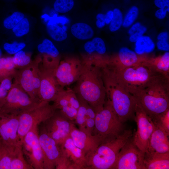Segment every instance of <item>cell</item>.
Masks as SVG:
<instances>
[{"label": "cell", "instance_id": "cell-24", "mask_svg": "<svg viewBox=\"0 0 169 169\" xmlns=\"http://www.w3.org/2000/svg\"><path fill=\"white\" fill-rule=\"evenodd\" d=\"M165 77L169 79V52L155 58L147 57L142 63Z\"/></svg>", "mask_w": 169, "mask_h": 169}, {"label": "cell", "instance_id": "cell-36", "mask_svg": "<svg viewBox=\"0 0 169 169\" xmlns=\"http://www.w3.org/2000/svg\"><path fill=\"white\" fill-rule=\"evenodd\" d=\"M114 16L109 24V29L110 31L114 32L118 30L122 25L123 15L121 10L115 8L113 10Z\"/></svg>", "mask_w": 169, "mask_h": 169}, {"label": "cell", "instance_id": "cell-6", "mask_svg": "<svg viewBox=\"0 0 169 169\" xmlns=\"http://www.w3.org/2000/svg\"><path fill=\"white\" fill-rule=\"evenodd\" d=\"M123 129V123L110 101L106 100L103 108L96 114L92 135L100 137L102 143L117 137L124 131Z\"/></svg>", "mask_w": 169, "mask_h": 169}, {"label": "cell", "instance_id": "cell-1", "mask_svg": "<svg viewBox=\"0 0 169 169\" xmlns=\"http://www.w3.org/2000/svg\"><path fill=\"white\" fill-rule=\"evenodd\" d=\"M106 97L123 123L134 118L136 100L128 92L118 80L109 65L101 68Z\"/></svg>", "mask_w": 169, "mask_h": 169}, {"label": "cell", "instance_id": "cell-46", "mask_svg": "<svg viewBox=\"0 0 169 169\" xmlns=\"http://www.w3.org/2000/svg\"><path fill=\"white\" fill-rule=\"evenodd\" d=\"M8 91L0 84V108L4 104Z\"/></svg>", "mask_w": 169, "mask_h": 169}, {"label": "cell", "instance_id": "cell-37", "mask_svg": "<svg viewBox=\"0 0 169 169\" xmlns=\"http://www.w3.org/2000/svg\"><path fill=\"white\" fill-rule=\"evenodd\" d=\"M139 14V10L138 7L136 6L131 7L123 18L122 26L126 28L130 27L135 23Z\"/></svg>", "mask_w": 169, "mask_h": 169}, {"label": "cell", "instance_id": "cell-4", "mask_svg": "<svg viewBox=\"0 0 169 169\" xmlns=\"http://www.w3.org/2000/svg\"><path fill=\"white\" fill-rule=\"evenodd\" d=\"M131 130H125L115 139L101 143L85 156V169H111L121 148L133 136Z\"/></svg>", "mask_w": 169, "mask_h": 169}, {"label": "cell", "instance_id": "cell-9", "mask_svg": "<svg viewBox=\"0 0 169 169\" xmlns=\"http://www.w3.org/2000/svg\"><path fill=\"white\" fill-rule=\"evenodd\" d=\"M42 61L40 56L37 57L26 67L17 70L13 79L32 99L41 101L39 98L40 77L39 66Z\"/></svg>", "mask_w": 169, "mask_h": 169}, {"label": "cell", "instance_id": "cell-49", "mask_svg": "<svg viewBox=\"0 0 169 169\" xmlns=\"http://www.w3.org/2000/svg\"><path fill=\"white\" fill-rule=\"evenodd\" d=\"M114 16L113 10H109L105 14V24H109L111 21Z\"/></svg>", "mask_w": 169, "mask_h": 169}, {"label": "cell", "instance_id": "cell-2", "mask_svg": "<svg viewBox=\"0 0 169 169\" xmlns=\"http://www.w3.org/2000/svg\"><path fill=\"white\" fill-rule=\"evenodd\" d=\"M83 63L81 74L73 90L96 113L103 108L106 101V93L101 68Z\"/></svg>", "mask_w": 169, "mask_h": 169}, {"label": "cell", "instance_id": "cell-48", "mask_svg": "<svg viewBox=\"0 0 169 169\" xmlns=\"http://www.w3.org/2000/svg\"><path fill=\"white\" fill-rule=\"evenodd\" d=\"M142 24L140 22L134 23L130 27L128 30V33L129 35L133 34L136 31L138 30Z\"/></svg>", "mask_w": 169, "mask_h": 169}, {"label": "cell", "instance_id": "cell-19", "mask_svg": "<svg viewBox=\"0 0 169 169\" xmlns=\"http://www.w3.org/2000/svg\"><path fill=\"white\" fill-rule=\"evenodd\" d=\"M70 136L75 145L83 151L85 156L93 151L102 143L98 136L89 134L80 130L74 124L72 127Z\"/></svg>", "mask_w": 169, "mask_h": 169}, {"label": "cell", "instance_id": "cell-8", "mask_svg": "<svg viewBox=\"0 0 169 169\" xmlns=\"http://www.w3.org/2000/svg\"><path fill=\"white\" fill-rule=\"evenodd\" d=\"M41 101L31 98L18 84L13 82L0 112L19 115L34 108Z\"/></svg>", "mask_w": 169, "mask_h": 169}, {"label": "cell", "instance_id": "cell-40", "mask_svg": "<svg viewBox=\"0 0 169 169\" xmlns=\"http://www.w3.org/2000/svg\"><path fill=\"white\" fill-rule=\"evenodd\" d=\"M74 4V0H56L54 5V8L57 12L64 13L70 11Z\"/></svg>", "mask_w": 169, "mask_h": 169}, {"label": "cell", "instance_id": "cell-53", "mask_svg": "<svg viewBox=\"0 0 169 169\" xmlns=\"http://www.w3.org/2000/svg\"></svg>", "mask_w": 169, "mask_h": 169}, {"label": "cell", "instance_id": "cell-50", "mask_svg": "<svg viewBox=\"0 0 169 169\" xmlns=\"http://www.w3.org/2000/svg\"><path fill=\"white\" fill-rule=\"evenodd\" d=\"M157 40L168 41L169 34L166 31H163L160 33L157 37Z\"/></svg>", "mask_w": 169, "mask_h": 169}, {"label": "cell", "instance_id": "cell-33", "mask_svg": "<svg viewBox=\"0 0 169 169\" xmlns=\"http://www.w3.org/2000/svg\"><path fill=\"white\" fill-rule=\"evenodd\" d=\"M76 95L79 102L80 105L77 110L74 123L78 125L79 130L87 133L85 122L88 104L80 96Z\"/></svg>", "mask_w": 169, "mask_h": 169}, {"label": "cell", "instance_id": "cell-34", "mask_svg": "<svg viewBox=\"0 0 169 169\" xmlns=\"http://www.w3.org/2000/svg\"><path fill=\"white\" fill-rule=\"evenodd\" d=\"M13 59L15 68L18 69L26 67L32 61L31 55L23 50L14 54Z\"/></svg>", "mask_w": 169, "mask_h": 169}, {"label": "cell", "instance_id": "cell-11", "mask_svg": "<svg viewBox=\"0 0 169 169\" xmlns=\"http://www.w3.org/2000/svg\"><path fill=\"white\" fill-rule=\"evenodd\" d=\"M135 119L137 124V130L133 137L134 141L138 149L145 154L153 131L154 124L150 117L137 100Z\"/></svg>", "mask_w": 169, "mask_h": 169}, {"label": "cell", "instance_id": "cell-15", "mask_svg": "<svg viewBox=\"0 0 169 169\" xmlns=\"http://www.w3.org/2000/svg\"><path fill=\"white\" fill-rule=\"evenodd\" d=\"M43 159L44 169H55L57 163L63 155L62 147L49 136L43 127L38 134Z\"/></svg>", "mask_w": 169, "mask_h": 169}, {"label": "cell", "instance_id": "cell-29", "mask_svg": "<svg viewBox=\"0 0 169 169\" xmlns=\"http://www.w3.org/2000/svg\"><path fill=\"white\" fill-rule=\"evenodd\" d=\"M84 48L87 54L86 55L95 51L103 57L110 58L104 56L106 52V47L104 41L100 38L95 37L91 41L86 42L84 44Z\"/></svg>", "mask_w": 169, "mask_h": 169}, {"label": "cell", "instance_id": "cell-54", "mask_svg": "<svg viewBox=\"0 0 169 169\" xmlns=\"http://www.w3.org/2000/svg\"><path fill=\"white\" fill-rule=\"evenodd\" d=\"M0 138H1L0 137Z\"/></svg>", "mask_w": 169, "mask_h": 169}, {"label": "cell", "instance_id": "cell-27", "mask_svg": "<svg viewBox=\"0 0 169 169\" xmlns=\"http://www.w3.org/2000/svg\"><path fill=\"white\" fill-rule=\"evenodd\" d=\"M71 32L75 38L82 40L90 39L94 34L92 28L88 24L83 23L73 24L71 28Z\"/></svg>", "mask_w": 169, "mask_h": 169}, {"label": "cell", "instance_id": "cell-39", "mask_svg": "<svg viewBox=\"0 0 169 169\" xmlns=\"http://www.w3.org/2000/svg\"><path fill=\"white\" fill-rule=\"evenodd\" d=\"M12 30L17 37H22L27 34L30 30L29 22L28 19L24 17Z\"/></svg>", "mask_w": 169, "mask_h": 169}, {"label": "cell", "instance_id": "cell-51", "mask_svg": "<svg viewBox=\"0 0 169 169\" xmlns=\"http://www.w3.org/2000/svg\"><path fill=\"white\" fill-rule=\"evenodd\" d=\"M2 55V51L1 49L0 48V58L1 57Z\"/></svg>", "mask_w": 169, "mask_h": 169}, {"label": "cell", "instance_id": "cell-5", "mask_svg": "<svg viewBox=\"0 0 169 169\" xmlns=\"http://www.w3.org/2000/svg\"><path fill=\"white\" fill-rule=\"evenodd\" d=\"M111 67L118 80L132 95L139 90L162 76L142 63L121 70H116Z\"/></svg>", "mask_w": 169, "mask_h": 169}, {"label": "cell", "instance_id": "cell-13", "mask_svg": "<svg viewBox=\"0 0 169 169\" xmlns=\"http://www.w3.org/2000/svg\"><path fill=\"white\" fill-rule=\"evenodd\" d=\"M38 126L30 130L24 137L22 147L27 161L34 169H44L43 155L38 138Z\"/></svg>", "mask_w": 169, "mask_h": 169}, {"label": "cell", "instance_id": "cell-45", "mask_svg": "<svg viewBox=\"0 0 169 169\" xmlns=\"http://www.w3.org/2000/svg\"><path fill=\"white\" fill-rule=\"evenodd\" d=\"M96 25L97 27L102 28L104 27L106 24L105 20V14L98 13L96 15Z\"/></svg>", "mask_w": 169, "mask_h": 169}, {"label": "cell", "instance_id": "cell-32", "mask_svg": "<svg viewBox=\"0 0 169 169\" xmlns=\"http://www.w3.org/2000/svg\"><path fill=\"white\" fill-rule=\"evenodd\" d=\"M46 30L50 37L55 41H62L67 38L66 32L51 19L47 24Z\"/></svg>", "mask_w": 169, "mask_h": 169}, {"label": "cell", "instance_id": "cell-3", "mask_svg": "<svg viewBox=\"0 0 169 169\" xmlns=\"http://www.w3.org/2000/svg\"><path fill=\"white\" fill-rule=\"evenodd\" d=\"M150 117L169 109V79L161 76L133 95Z\"/></svg>", "mask_w": 169, "mask_h": 169}, {"label": "cell", "instance_id": "cell-47", "mask_svg": "<svg viewBox=\"0 0 169 169\" xmlns=\"http://www.w3.org/2000/svg\"><path fill=\"white\" fill-rule=\"evenodd\" d=\"M154 3L159 8L169 7V0H154Z\"/></svg>", "mask_w": 169, "mask_h": 169}, {"label": "cell", "instance_id": "cell-22", "mask_svg": "<svg viewBox=\"0 0 169 169\" xmlns=\"http://www.w3.org/2000/svg\"><path fill=\"white\" fill-rule=\"evenodd\" d=\"M63 154L75 165L76 169H85V154L74 144L70 135L61 145Z\"/></svg>", "mask_w": 169, "mask_h": 169}, {"label": "cell", "instance_id": "cell-7", "mask_svg": "<svg viewBox=\"0 0 169 169\" xmlns=\"http://www.w3.org/2000/svg\"><path fill=\"white\" fill-rule=\"evenodd\" d=\"M53 104L41 101L36 106L19 115L18 136L19 143L33 127L38 126L52 116L56 110Z\"/></svg>", "mask_w": 169, "mask_h": 169}, {"label": "cell", "instance_id": "cell-52", "mask_svg": "<svg viewBox=\"0 0 169 169\" xmlns=\"http://www.w3.org/2000/svg\"><path fill=\"white\" fill-rule=\"evenodd\" d=\"M1 138H0V142H1Z\"/></svg>", "mask_w": 169, "mask_h": 169}, {"label": "cell", "instance_id": "cell-31", "mask_svg": "<svg viewBox=\"0 0 169 169\" xmlns=\"http://www.w3.org/2000/svg\"><path fill=\"white\" fill-rule=\"evenodd\" d=\"M17 71L13 62V57L0 58V81L8 77L14 78Z\"/></svg>", "mask_w": 169, "mask_h": 169}, {"label": "cell", "instance_id": "cell-17", "mask_svg": "<svg viewBox=\"0 0 169 169\" xmlns=\"http://www.w3.org/2000/svg\"><path fill=\"white\" fill-rule=\"evenodd\" d=\"M19 118V115L0 112V137L4 143L12 146L21 145L18 136Z\"/></svg>", "mask_w": 169, "mask_h": 169}, {"label": "cell", "instance_id": "cell-14", "mask_svg": "<svg viewBox=\"0 0 169 169\" xmlns=\"http://www.w3.org/2000/svg\"><path fill=\"white\" fill-rule=\"evenodd\" d=\"M83 66L82 61L75 58H68L60 62L55 71L58 84L64 87L76 82L81 74Z\"/></svg>", "mask_w": 169, "mask_h": 169}, {"label": "cell", "instance_id": "cell-35", "mask_svg": "<svg viewBox=\"0 0 169 169\" xmlns=\"http://www.w3.org/2000/svg\"><path fill=\"white\" fill-rule=\"evenodd\" d=\"M154 124L169 134V109L156 116L150 117Z\"/></svg>", "mask_w": 169, "mask_h": 169}, {"label": "cell", "instance_id": "cell-12", "mask_svg": "<svg viewBox=\"0 0 169 169\" xmlns=\"http://www.w3.org/2000/svg\"><path fill=\"white\" fill-rule=\"evenodd\" d=\"M42 123L43 127L48 135L61 145L64 139L70 135L74 122L57 109L52 116Z\"/></svg>", "mask_w": 169, "mask_h": 169}, {"label": "cell", "instance_id": "cell-42", "mask_svg": "<svg viewBox=\"0 0 169 169\" xmlns=\"http://www.w3.org/2000/svg\"><path fill=\"white\" fill-rule=\"evenodd\" d=\"M147 30V28L142 25L140 28L133 34L129 35V39L131 43H135L140 38L144 35Z\"/></svg>", "mask_w": 169, "mask_h": 169}, {"label": "cell", "instance_id": "cell-10", "mask_svg": "<svg viewBox=\"0 0 169 169\" xmlns=\"http://www.w3.org/2000/svg\"><path fill=\"white\" fill-rule=\"evenodd\" d=\"M132 137L120 149L111 169H145V154L136 145Z\"/></svg>", "mask_w": 169, "mask_h": 169}, {"label": "cell", "instance_id": "cell-44", "mask_svg": "<svg viewBox=\"0 0 169 169\" xmlns=\"http://www.w3.org/2000/svg\"><path fill=\"white\" fill-rule=\"evenodd\" d=\"M157 49L161 50L168 52L169 50L168 41L157 40L156 43Z\"/></svg>", "mask_w": 169, "mask_h": 169}, {"label": "cell", "instance_id": "cell-21", "mask_svg": "<svg viewBox=\"0 0 169 169\" xmlns=\"http://www.w3.org/2000/svg\"><path fill=\"white\" fill-rule=\"evenodd\" d=\"M169 135L163 129L154 124L146 151L160 153L169 152Z\"/></svg>", "mask_w": 169, "mask_h": 169}, {"label": "cell", "instance_id": "cell-23", "mask_svg": "<svg viewBox=\"0 0 169 169\" xmlns=\"http://www.w3.org/2000/svg\"><path fill=\"white\" fill-rule=\"evenodd\" d=\"M144 164L145 169H169V152L160 153L146 151Z\"/></svg>", "mask_w": 169, "mask_h": 169}, {"label": "cell", "instance_id": "cell-28", "mask_svg": "<svg viewBox=\"0 0 169 169\" xmlns=\"http://www.w3.org/2000/svg\"><path fill=\"white\" fill-rule=\"evenodd\" d=\"M135 43L134 51L139 55H145L152 52L156 46L151 38L146 35H143Z\"/></svg>", "mask_w": 169, "mask_h": 169}, {"label": "cell", "instance_id": "cell-43", "mask_svg": "<svg viewBox=\"0 0 169 169\" xmlns=\"http://www.w3.org/2000/svg\"><path fill=\"white\" fill-rule=\"evenodd\" d=\"M169 12V7L159 8L155 12V16L157 18L162 20L166 18L167 12Z\"/></svg>", "mask_w": 169, "mask_h": 169}, {"label": "cell", "instance_id": "cell-16", "mask_svg": "<svg viewBox=\"0 0 169 169\" xmlns=\"http://www.w3.org/2000/svg\"><path fill=\"white\" fill-rule=\"evenodd\" d=\"M55 71L44 68L41 63L39 64V98L41 101L49 102L54 101L61 87L57 81Z\"/></svg>", "mask_w": 169, "mask_h": 169}, {"label": "cell", "instance_id": "cell-26", "mask_svg": "<svg viewBox=\"0 0 169 169\" xmlns=\"http://www.w3.org/2000/svg\"><path fill=\"white\" fill-rule=\"evenodd\" d=\"M18 145H8L1 140L0 143V169H10L11 162L16 148Z\"/></svg>", "mask_w": 169, "mask_h": 169}, {"label": "cell", "instance_id": "cell-30", "mask_svg": "<svg viewBox=\"0 0 169 169\" xmlns=\"http://www.w3.org/2000/svg\"><path fill=\"white\" fill-rule=\"evenodd\" d=\"M10 169H33L24 158L21 145H18L16 148Z\"/></svg>", "mask_w": 169, "mask_h": 169}, {"label": "cell", "instance_id": "cell-25", "mask_svg": "<svg viewBox=\"0 0 169 169\" xmlns=\"http://www.w3.org/2000/svg\"><path fill=\"white\" fill-rule=\"evenodd\" d=\"M63 88H60L53 104L56 109L59 110L67 118L74 123L78 110L72 105L65 96L62 91Z\"/></svg>", "mask_w": 169, "mask_h": 169}, {"label": "cell", "instance_id": "cell-20", "mask_svg": "<svg viewBox=\"0 0 169 169\" xmlns=\"http://www.w3.org/2000/svg\"><path fill=\"white\" fill-rule=\"evenodd\" d=\"M38 52L42 55V66L44 68L55 70L60 63L59 53L50 40L45 38L37 46Z\"/></svg>", "mask_w": 169, "mask_h": 169}, {"label": "cell", "instance_id": "cell-41", "mask_svg": "<svg viewBox=\"0 0 169 169\" xmlns=\"http://www.w3.org/2000/svg\"><path fill=\"white\" fill-rule=\"evenodd\" d=\"M26 46V44L24 42H18L14 41L12 43H5L3 44V48L4 50L8 54H14L22 50Z\"/></svg>", "mask_w": 169, "mask_h": 169}, {"label": "cell", "instance_id": "cell-38", "mask_svg": "<svg viewBox=\"0 0 169 169\" xmlns=\"http://www.w3.org/2000/svg\"><path fill=\"white\" fill-rule=\"evenodd\" d=\"M24 17V14L23 13L19 11L15 12L4 19V27L7 29H12Z\"/></svg>", "mask_w": 169, "mask_h": 169}, {"label": "cell", "instance_id": "cell-18", "mask_svg": "<svg viewBox=\"0 0 169 169\" xmlns=\"http://www.w3.org/2000/svg\"><path fill=\"white\" fill-rule=\"evenodd\" d=\"M147 57L139 55L126 47H122L118 53L110 58L109 64L114 69L121 70L143 63Z\"/></svg>", "mask_w": 169, "mask_h": 169}]
</instances>
